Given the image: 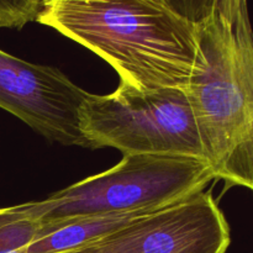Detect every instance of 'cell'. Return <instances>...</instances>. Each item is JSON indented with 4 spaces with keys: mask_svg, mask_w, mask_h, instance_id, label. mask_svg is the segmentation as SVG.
Segmentation results:
<instances>
[{
    "mask_svg": "<svg viewBox=\"0 0 253 253\" xmlns=\"http://www.w3.org/2000/svg\"><path fill=\"white\" fill-rule=\"evenodd\" d=\"M39 24L98 54L141 90L187 88L198 30L155 0H43Z\"/></svg>",
    "mask_w": 253,
    "mask_h": 253,
    "instance_id": "6da1fadb",
    "label": "cell"
},
{
    "mask_svg": "<svg viewBox=\"0 0 253 253\" xmlns=\"http://www.w3.org/2000/svg\"><path fill=\"white\" fill-rule=\"evenodd\" d=\"M187 90L215 179L253 190V30L247 0H217L197 25Z\"/></svg>",
    "mask_w": 253,
    "mask_h": 253,
    "instance_id": "7a4b0ae2",
    "label": "cell"
},
{
    "mask_svg": "<svg viewBox=\"0 0 253 253\" xmlns=\"http://www.w3.org/2000/svg\"><path fill=\"white\" fill-rule=\"evenodd\" d=\"M212 179L211 167L202 158L126 155L115 167L22 207L41 226L81 217L148 211L204 190Z\"/></svg>",
    "mask_w": 253,
    "mask_h": 253,
    "instance_id": "3957f363",
    "label": "cell"
},
{
    "mask_svg": "<svg viewBox=\"0 0 253 253\" xmlns=\"http://www.w3.org/2000/svg\"><path fill=\"white\" fill-rule=\"evenodd\" d=\"M79 118L89 148L114 147L124 156L205 160L194 111L183 88L141 90L120 83L108 95L86 94Z\"/></svg>",
    "mask_w": 253,
    "mask_h": 253,
    "instance_id": "277c9868",
    "label": "cell"
},
{
    "mask_svg": "<svg viewBox=\"0 0 253 253\" xmlns=\"http://www.w3.org/2000/svg\"><path fill=\"white\" fill-rule=\"evenodd\" d=\"M230 242L226 217L204 189L62 253H226Z\"/></svg>",
    "mask_w": 253,
    "mask_h": 253,
    "instance_id": "5b68a950",
    "label": "cell"
},
{
    "mask_svg": "<svg viewBox=\"0 0 253 253\" xmlns=\"http://www.w3.org/2000/svg\"><path fill=\"white\" fill-rule=\"evenodd\" d=\"M86 94L59 69L30 63L0 49V109L43 137L89 148L79 118Z\"/></svg>",
    "mask_w": 253,
    "mask_h": 253,
    "instance_id": "8992f818",
    "label": "cell"
},
{
    "mask_svg": "<svg viewBox=\"0 0 253 253\" xmlns=\"http://www.w3.org/2000/svg\"><path fill=\"white\" fill-rule=\"evenodd\" d=\"M160 209V208H158ZM156 210V209H155ZM110 214L81 217L61 224L41 226L36 240L21 250L22 253H62L91 244L121 229L141 215L150 212Z\"/></svg>",
    "mask_w": 253,
    "mask_h": 253,
    "instance_id": "52a82bcc",
    "label": "cell"
},
{
    "mask_svg": "<svg viewBox=\"0 0 253 253\" xmlns=\"http://www.w3.org/2000/svg\"><path fill=\"white\" fill-rule=\"evenodd\" d=\"M41 230L22 204L0 208V253L20 251L36 240Z\"/></svg>",
    "mask_w": 253,
    "mask_h": 253,
    "instance_id": "ba28073f",
    "label": "cell"
},
{
    "mask_svg": "<svg viewBox=\"0 0 253 253\" xmlns=\"http://www.w3.org/2000/svg\"><path fill=\"white\" fill-rule=\"evenodd\" d=\"M43 0H0V29H22L36 21Z\"/></svg>",
    "mask_w": 253,
    "mask_h": 253,
    "instance_id": "9c48e42d",
    "label": "cell"
},
{
    "mask_svg": "<svg viewBox=\"0 0 253 253\" xmlns=\"http://www.w3.org/2000/svg\"><path fill=\"white\" fill-rule=\"evenodd\" d=\"M180 19L200 25L212 14L217 0H155Z\"/></svg>",
    "mask_w": 253,
    "mask_h": 253,
    "instance_id": "30bf717a",
    "label": "cell"
}]
</instances>
